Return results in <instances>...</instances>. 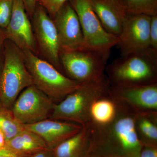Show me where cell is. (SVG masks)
Returning a JSON list of instances; mask_svg holds the SVG:
<instances>
[{
    "label": "cell",
    "instance_id": "cell-3",
    "mask_svg": "<svg viewBox=\"0 0 157 157\" xmlns=\"http://www.w3.org/2000/svg\"><path fill=\"white\" fill-rule=\"evenodd\" d=\"M110 88L106 74L98 80L80 83L75 90L55 104L49 118L85 126L89 123L92 105L96 100L108 95Z\"/></svg>",
    "mask_w": 157,
    "mask_h": 157
},
{
    "label": "cell",
    "instance_id": "cell-9",
    "mask_svg": "<svg viewBox=\"0 0 157 157\" xmlns=\"http://www.w3.org/2000/svg\"><path fill=\"white\" fill-rule=\"evenodd\" d=\"M32 19L37 49L47 61L63 73L58 35L53 19L38 4Z\"/></svg>",
    "mask_w": 157,
    "mask_h": 157
},
{
    "label": "cell",
    "instance_id": "cell-20",
    "mask_svg": "<svg viewBox=\"0 0 157 157\" xmlns=\"http://www.w3.org/2000/svg\"><path fill=\"white\" fill-rule=\"evenodd\" d=\"M24 125L15 119L10 109L0 110V131L3 133L6 142L24 130Z\"/></svg>",
    "mask_w": 157,
    "mask_h": 157
},
{
    "label": "cell",
    "instance_id": "cell-22",
    "mask_svg": "<svg viewBox=\"0 0 157 157\" xmlns=\"http://www.w3.org/2000/svg\"><path fill=\"white\" fill-rule=\"evenodd\" d=\"M14 0H0V28L6 29L11 19Z\"/></svg>",
    "mask_w": 157,
    "mask_h": 157
},
{
    "label": "cell",
    "instance_id": "cell-2",
    "mask_svg": "<svg viewBox=\"0 0 157 157\" xmlns=\"http://www.w3.org/2000/svg\"><path fill=\"white\" fill-rule=\"evenodd\" d=\"M110 86H132L157 83V52L151 48L121 56L106 67Z\"/></svg>",
    "mask_w": 157,
    "mask_h": 157
},
{
    "label": "cell",
    "instance_id": "cell-16",
    "mask_svg": "<svg viewBox=\"0 0 157 157\" xmlns=\"http://www.w3.org/2000/svg\"><path fill=\"white\" fill-rule=\"evenodd\" d=\"M88 125L80 132L60 143L53 149L54 157H82L87 150L89 139Z\"/></svg>",
    "mask_w": 157,
    "mask_h": 157
},
{
    "label": "cell",
    "instance_id": "cell-28",
    "mask_svg": "<svg viewBox=\"0 0 157 157\" xmlns=\"http://www.w3.org/2000/svg\"><path fill=\"white\" fill-rule=\"evenodd\" d=\"M31 156L21 154L6 146L0 148V157H31Z\"/></svg>",
    "mask_w": 157,
    "mask_h": 157
},
{
    "label": "cell",
    "instance_id": "cell-7",
    "mask_svg": "<svg viewBox=\"0 0 157 157\" xmlns=\"http://www.w3.org/2000/svg\"><path fill=\"white\" fill-rule=\"evenodd\" d=\"M78 16L83 36L82 47L104 53L117 45L118 37L107 32L93 10L90 0H70Z\"/></svg>",
    "mask_w": 157,
    "mask_h": 157
},
{
    "label": "cell",
    "instance_id": "cell-11",
    "mask_svg": "<svg viewBox=\"0 0 157 157\" xmlns=\"http://www.w3.org/2000/svg\"><path fill=\"white\" fill-rule=\"evenodd\" d=\"M109 94L137 113L157 112V83L132 86H110Z\"/></svg>",
    "mask_w": 157,
    "mask_h": 157
},
{
    "label": "cell",
    "instance_id": "cell-13",
    "mask_svg": "<svg viewBox=\"0 0 157 157\" xmlns=\"http://www.w3.org/2000/svg\"><path fill=\"white\" fill-rule=\"evenodd\" d=\"M6 30L7 39L23 51H29L36 54L38 49L33 25L21 0H14L11 19Z\"/></svg>",
    "mask_w": 157,
    "mask_h": 157
},
{
    "label": "cell",
    "instance_id": "cell-4",
    "mask_svg": "<svg viewBox=\"0 0 157 157\" xmlns=\"http://www.w3.org/2000/svg\"><path fill=\"white\" fill-rule=\"evenodd\" d=\"M32 85L33 78L26 66L23 51L7 39L0 74V102L2 106L11 109L21 93Z\"/></svg>",
    "mask_w": 157,
    "mask_h": 157
},
{
    "label": "cell",
    "instance_id": "cell-5",
    "mask_svg": "<svg viewBox=\"0 0 157 157\" xmlns=\"http://www.w3.org/2000/svg\"><path fill=\"white\" fill-rule=\"evenodd\" d=\"M23 53L34 85L55 103L60 102L80 84L65 76L49 62L39 58L32 52L24 51Z\"/></svg>",
    "mask_w": 157,
    "mask_h": 157
},
{
    "label": "cell",
    "instance_id": "cell-14",
    "mask_svg": "<svg viewBox=\"0 0 157 157\" xmlns=\"http://www.w3.org/2000/svg\"><path fill=\"white\" fill-rule=\"evenodd\" d=\"M25 128L33 132L44 140L47 148L53 149L63 141L81 131L78 124L47 119L37 123L24 125Z\"/></svg>",
    "mask_w": 157,
    "mask_h": 157
},
{
    "label": "cell",
    "instance_id": "cell-18",
    "mask_svg": "<svg viewBox=\"0 0 157 157\" xmlns=\"http://www.w3.org/2000/svg\"><path fill=\"white\" fill-rule=\"evenodd\" d=\"M117 110V104L109 93L96 100L92 105L88 124L97 126L108 124L115 117Z\"/></svg>",
    "mask_w": 157,
    "mask_h": 157
},
{
    "label": "cell",
    "instance_id": "cell-10",
    "mask_svg": "<svg viewBox=\"0 0 157 157\" xmlns=\"http://www.w3.org/2000/svg\"><path fill=\"white\" fill-rule=\"evenodd\" d=\"M151 16L127 14L118 36L117 45L121 56L142 51L150 47Z\"/></svg>",
    "mask_w": 157,
    "mask_h": 157
},
{
    "label": "cell",
    "instance_id": "cell-25",
    "mask_svg": "<svg viewBox=\"0 0 157 157\" xmlns=\"http://www.w3.org/2000/svg\"><path fill=\"white\" fill-rule=\"evenodd\" d=\"M7 40L6 29L0 28V74L2 69L5 54V45Z\"/></svg>",
    "mask_w": 157,
    "mask_h": 157
},
{
    "label": "cell",
    "instance_id": "cell-1",
    "mask_svg": "<svg viewBox=\"0 0 157 157\" xmlns=\"http://www.w3.org/2000/svg\"><path fill=\"white\" fill-rule=\"evenodd\" d=\"M115 101L117 113L111 123L104 126L88 124L87 152L93 153L95 157H138L142 144L135 130L137 113Z\"/></svg>",
    "mask_w": 157,
    "mask_h": 157
},
{
    "label": "cell",
    "instance_id": "cell-8",
    "mask_svg": "<svg viewBox=\"0 0 157 157\" xmlns=\"http://www.w3.org/2000/svg\"><path fill=\"white\" fill-rule=\"evenodd\" d=\"M55 104L48 96L32 85L21 93L10 110L20 123L32 124L49 119Z\"/></svg>",
    "mask_w": 157,
    "mask_h": 157
},
{
    "label": "cell",
    "instance_id": "cell-24",
    "mask_svg": "<svg viewBox=\"0 0 157 157\" xmlns=\"http://www.w3.org/2000/svg\"><path fill=\"white\" fill-rule=\"evenodd\" d=\"M149 35L150 48L157 52V14L151 16Z\"/></svg>",
    "mask_w": 157,
    "mask_h": 157
},
{
    "label": "cell",
    "instance_id": "cell-12",
    "mask_svg": "<svg viewBox=\"0 0 157 157\" xmlns=\"http://www.w3.org/2000/svg\"><path fill=\"white\" fill-rule=\"evenodd\" d=\"M52 19L58 35L60 52L82 47L83 36L80 22L70 2L58 11Z\"/></svg>",
    "mask_w": 157,
    "mask_h": 157
},
{
    "label": "cell",
    "instance_id": "cell-21",
    "mask_svg": "<svg viewBox=\"0 0 157 157\" xmlns=\"http://www.w3.org/2000/svg\"><path fill=\"white\" fill-rule=\"evenodd\" d=\"M127 14L152 16L157 14V0H123Z\"/></svg>",
    "mask_w": 157,
    "mask_h": 157
},
{
    "label": "cell",
    "instance_id": "cell-15",
    "mask_svg": "<svg viewBox=\"0 0 157 157\" xmlns=\"http://www.w3.org/2000/svg\"><path fill=\"white\" fill-rule=\"evenodd\" d=\"M105 29L118 37L127 15L123 0H90Z\"/></svg>",
    "mask_w": 157,
    "mask_h": 157
},
{
    "label": "cell",
    "instance_id": "cell-27",
    "mask_svg": "<svg viewBox=\"0 0 157 157\" xmlns=\"http://www.w3.org/2000/svg\"><path fill=\"white\" fill-rule=\"evenodd\" d=\"M29 17L32 18L36 8L37 0H21Z\"/></svg>",
    "mask_w": 157,
    "mask_h": 157
},
{
    "label": "cell",
    "instance_id": "cell-17",
    "mask_svg": "<svg viewBox=\"0 0 157 157\" xmlns=\"http://www.w3.org/2000/svg\"><path fill=\"white\" fill-rule=\"evenodd\" d=\"M6 146L21 154L32 155L47 149L44 140L33 132L25 128L6 142Z\"/></svg>",
    "mask_w": 157,
    "mask_h": 157
},
{
    "label": "cell",
    "instance_id": "cell-29",
    "mask_svg": "<svg viewBox=\"0 0 157 157\" xmlns=\"http://www.w3.org/2000/svg\"><path fill=\"white\" fill-rule=\"evenodd\" d=\"M31 157H54L53 149H46L32 155Z\"/></svg>",
    "mask_w": 157,
    "mask_h": 157
},
{
    "label": "cell",
    "instance_id": "cell-31",
    "mask_svg": "<svg viewBox=\"0 0 157 157\" xmlns=\"http://www.w3.org/2000/svg\"><path fill=\"white\" fill-rule=\"evenodd\" d=\"M5 109V108L3 107V106H2V104H1V102H0V110H2V109Z\"/></svg>",
    "mask_w": 157,
    "mask_h": 157
},
{
    "label": "cell",
    "instance_id": "cell-26",
    "mask_svg": "<svg viewBox=\"0 0 157 157\" xmlns=\"http://www.w3.org/2000/svg\"><path fill=\"white\" fill-rule=\"evenodd\" d=\"M138 157H157V146L142 145Z\"/></svg>",
    "mask_w": 157,
    "mask_h": 157
},
{
    "label": "cell",
    "instance_id": "cell-6",
    "mask_svg": "<svg viewBox=\"0 0 157 157\" xmlns=\"http://www.w3.org/2000/svg\"><path fill=\"white\" fill-rule=\"evenodd\" d=\"M110 53L81 47L60 52L59 59L67 76L78 83L95 81L103 77Z\"/></svg>",
    "mask_w": 157,
    "mask_h": 157
},
{
    "label": "cell",
    "instance_id": "cell-23",
    "mask_svg": "<svg viewBox=\"0 0 157 157\" xmlns=\"http://www.w3.org/2000/svg\"><path fill=\"white\" fill-rule=\"evenodd\" d=\"M70 0H37V3L53 18L58 11Z\"/></svg>",
    "mask_w": 157,
    "mask_h": 157
},
{
    "label": "cell",
    "instance_id": "cell-30",
    "mask_svg": "<svg viewBox=\"0 0 157 157\" xmlns=\"http://www.w3.org/2000/svg\"><path fill=\"white\" fill-rule=\"evenodd\" d=\"M6 140L3 133L0 131V148L6 146Z\"/></svg>",
    "mask_w": 157,
    "mask_h": 157
},
{
    "label": "cell",
    "instance_id": "cell-19",
    "mask_svg": "<svg viewBox=\"0 0 157 157\" xmlns=\"http://www.w3.org/2000/svg\"><path fill=\"white\" fill-rule=\"evenodd\" d=\"M135 128L137 137L142 145L157 146V112L137 113Z\"/></svg>",
    "mask_w": 157,
    "mask_h": 157
}]
</instances>
